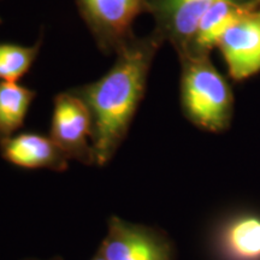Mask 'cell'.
I'll return each instance as SVG.
<instances>
[{"instance_id":"obj_1","label":"cell","mask_w":260,"mask_h":260,"mask_svg":"<svg viewBox=\"0 0 260 260\" xmlns=\"http://www.w3.org/2000/svg\"><path fill=\"white\" fill-rule=\"evenodd\" d=\"M162 39L154 30L134 37L117 52L113 67L95 82L71 89L82 99L92 117V146L95 164L111 160L128 134L145 95L152 61Z\"/></svg>"},{"instance_id":"obj_2","label":"cell","mask_w":260,"mask_h":260,"mask_svg":"<svg viewBox=\"0 0 260 260\" xmlns=\"http://www.w3.org/2000/svg\"><path fill=\"white\" fill-rule=\"evenodd\" d=\"M180 96L184 116L205 132H225L234 115L232 84L214 67L210 54L180 58Z\"/></svg>"},{"instance_id":"obj_3","label":"cell","mask_w":260,"mask_h":260,"mask_svg":"<svg viewBox=\"0 0 260 260\" xmlns=\"http://www.w3.org/2000/svg\"><path fill=\"white\" fill-rule=\"evenodd\" d=\"M94 40L105 53H117L135 37L133 23L146 12V0H75Z\"/></svg>"},{"instance_id":"obj_4","label":"cell","mask_w":260,"mask_h":260,"mask_svg":"<svg viewBox=\"0 0 260 260\" xmlns=\"http://www.w3.org/2000/svg\"><path fill=\"white\" fill-rule=\"evenodd\" d=\"M222 0H146V12L153 16L154 31L172 45L178 58L186 56L201 21ZM260 6V0H237Z\"/></svg>"},{"instance_id":"obj_5","label":"cell","mask_w":260,"mask_h":260,"mask_svg":"<svg viewBox=\"0 0 260 260\" xmlns=\"http://www.w3.org/2000/svg\"><path fill=\"white\" fill-rule=\"evenodd\" d=\"M228 76L242 83L260 74V8L239 16L216 44Z\"/></svg>"},{"instance_id":"obj_6","label":"cell","mask_w":260,"mask_h":260,"mask_svg":"<svg viewBox=\"0 0 260 260\" xmlns=\"http://www.w3.org/2000/svg\"><path fill=\"white\" fill-rule=\"evenodd\" d=\"M50 136L69 159L95 164L92 141V117L82 99L71 92L54 98Z\"/></svg>"},{"instance_id":"obj_7","label":"cell","mask_w":260,"mask_h":260,"mask_svg":"<svg viewBox=\"0 0 260 260\" xmlns=\"http://www.w3.org/2000/svg\"><path fill=\"white\" fill-rule=\"evenodd\" d=\"M106 260H171L167 240L148 228L113 217L99 251Z\"/></svg>"},{"instance_id":"obj_8","label":"cell","mask_w":260,"mask_h":260,"mask_svg":"<svg viewBox=\"0 0 260 260\" xmlns=\"http://www.w3.org/2000/svg\"><path fill=\"white\" fill-rule=\"evenodd\" d=\"M0 153L10 164L24 169L64 171L69 157L52 140L38 133H22L0 141Z\"/></svg>"},{"instance_id":"obj_9","label":"cell","mask_w":260,"mask_h":260,"mask_svg":"<svg viewBox=\"0 0 260 260\" xmlns=\"http://www.w3.org/2000/svg\"><path fill=\"white\" fill-rule=\"evenodd\" d=\"M218 246L224 260H260L259 214H237L224 223Z\"/></svg>"},{"instance_id":"obj_10","label":"cell","mask_w":260,"mask_h":260,"mask_svg":"<svg viewBox=\"0 0 260 260\" xmlns=\"http://www.w3.org/2000/svg\"><path fill=\"white\" fill-rule=\"evenodd\" d=\"M35 96L37 92L28 87L0 81V141L22 128Z\"/></svg>"},{"instance_id":"obj_11","label":"cell","mask_w":260,"mask_h":260,"mask_svg":"<svg viewBox=\"0 0 260 260\" xmlns=\"http://www.w3.org/2000/svg\"><path fill=\"white\" fill-rule=\"evenodd\" d=\"M42 39L34 46L0 42V80L17 82L30 70L40 51Z\"/></svg>"},{"instance_id":"obj_12","label":"cell","mask_w":260,"mask_h":260,"mask_svg":"<svg viewBox=\"0 0 260 260\" xmlns=\"http://www.w3.org/2000/svg\"><path fill=\"white\" fill-rule=\"evenodd\" d=\"M93 260H106L105 258H104V255L102 254V253H98V254H96V256H95V258H94Z\"/></svg>"},{"instance_id":"obj_13","label":"cell","mask_w":260,"mask_h":260,"mask_svg":"<svg viewBox=\"0 0 260 260\" xmlns=\"http://www.w3.org/2000/svg\"><path fill=\"white\" fill-rule=\"evenodd\" d=\"M27 260H42V259H27ZM47 260H61L59 258H52V259H47Z\"/></svg>"},{"instance_id":"obj_14","label":"cell","mask_w":260,"mask_h":260,"mask_svg":"<svg viewBox=\"0 0 260 260\" xmlns=\"http://www.w3.org/2000/svg\"><path fill=\"white\" fill-rule=\"evenodd\" d=\"M0 24H2V18H0Z\"/></svg>"}]
</instances>
